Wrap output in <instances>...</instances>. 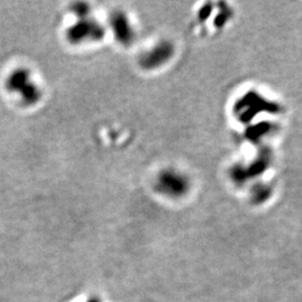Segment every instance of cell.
Masks as SVG:
<instances>
[]
</instances>
